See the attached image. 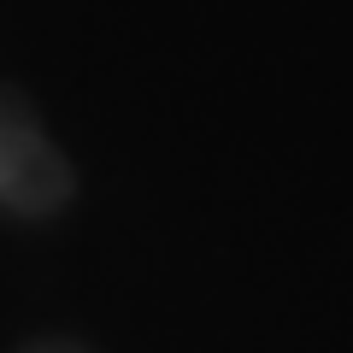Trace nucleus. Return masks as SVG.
Returning a JSON list of instances; mask_svg holds the SVG:
<instances>
[{
  "label": "nucleus",
  "instance_id": "obj_1",
  "mask_svg": "<svg viewBox=\"0 0 353 353\" xmlns=\"http://www.w3.org/2000/svg\"><path fill=\"white\" fill-rule=\"evenodd\" d=\"M71 194H77L71 159L48 141L36 106L12 83H0V212L41 224V218H59Z\"/></svg>",
  "mask_w": 353,
  "mask_h": 353
},
{
  "label": "nucleus",
  "instance_id": "obj_2",
  "mask_svg": "<svg viewBox=\"0 0 353 353\" xmlns=\"http://www.w3.org/2000/svg\"><path fill=\"white\" fill-rule=\"evenodd\" d=\"M18 353H94L88 341H77V336H30Z\"/></svg>",
  "mask_w": 353,
  "mask_h": 353
}]
</instances>
